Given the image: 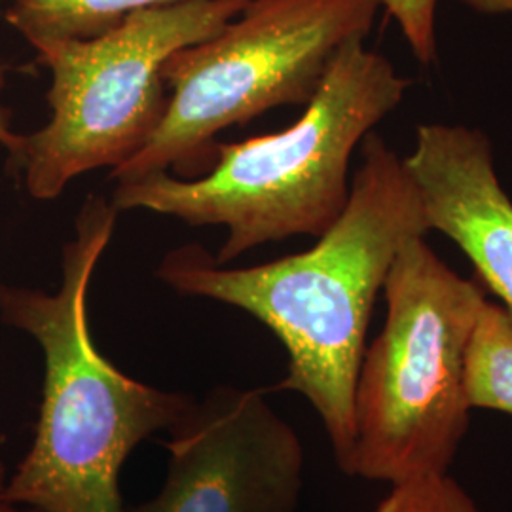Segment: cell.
I'll use <instances>...</instances> for the list:
<instances>
[{
	"label": "cell",
	"mask_w": 512,
	"mask_h": 512,
	"mask_svg": "<svg viewBox=\"0 0 512 512\" xmlns=\"http://www.w3.org/2000/svg\"><path fill=\"white\" fill-rule=\"evenodd\" d=\"M403 162L429 232L454 241L512 313V200L497 177L488 135L467 126L421 124Z\"/></svg>",
	"instance_id": "ba28073f"
},
{
	"label": "cell",
	"mask_w": 512,
	"mask_h": 512,
	"mask_svg": "<svg viewBox=\"0 0 512 512\" xmlns=\"http://www.w3.org/2000/svg\"><path fill=\"white\" fill-rule=\"evenodd\" d=\"M374 512H484L450 473L395 484Z\"/></svg>",
	"instance_id": "8fae6325"
},
{
	"label": "cell",
	"mask_w": 512,
	"mask_h": 512,
	"mask_svg": "<svg viewBox=\"0 0 512 512\" xmlns=\"http://www.w3.org/2000/svg\"><path fill=\"white\" fill-rule=\"evenodd\" d=\"M6 21L38 48L63 40L101 37L133 12L186 0H2Z\"/></svg>",
	"instance_id": "9c48e42d"
},
{
	"label": "cell",
	"mask_w": 512,
	"mask_h": 512,
	"mask_svg": "<svg viewBox=\"0 0 512 512\" xmlns=\"http://www.w3.org/2000/svg\"><path fill=\"white\" fill-rule=\"evenodd\" d=\"M458 2L486 16L512 14V0H458Z\"/></svg>",
	"instance_id": "5bb4252c"
},
{
	"label": "cell",
	"mask_w": 512,
	"mask_h": 512,
	"mask_svg": "<svg viewBox=\"0 0 512 512\" xmlns=\"http://www.w3.org/2000/svg\"><path fill=\"white\" fill-rule=\"evenodd\" d=\"M378 0H249L219 33L181 48L162 67L169 105L164 120L110 179L156 173L198 177L215 162V137L266 110L308 105L332 59L366 38Z\"/></svg>",
	"instance_id": "5b68a950"
},
{
	"label": "cell",
	"mask_w": 512,
	"mask_h": 512,
	"mask_svg": "<svg viewBox=\"0 0 512 512\" xmlns=\"http://www.w3.org/2000/svg\"><path fill=\"white\" fill-rule=\"evenodd\" d=\"M2 2V0H0ZM6 88V67L0 65V92ZM19 133L12 128V112L0 105V147L14 152L19 145Z\"/></svg>",
	"instance_id": "4fadbf2b"
},
{
	"label": "cell",
	"mask_w": 512,
	"mask_h": 512,
	"mask_svg": "<svg viewBox=\"0 0 512 512\" xmlns=\"http://www.w3.org/2000/svg\"><path fill=\"white\" fill-rule=\"evenodd\" d=\"M118 213L99 194L82 203L57 293L0 285L2 321L33 336L44 353L35 440L6 482V497L31 511L124 512L126 459L198 401L133 380L93 342L88 291Z\"/></svg>",
	"instance_id": "7a4b0ae2"
},
{
	"label": "cell",
	"mask_w": 512,
	"mask_h": 512,
	"mask_svg": "<svg viewBox=\"0 0 512 512\" xmlns=\"http://www.w3.org/2000/svg\"><path fill=\"white\" fill-rule=\"evenodd\" d=\"M249 0H186L133 12L101 37L35 48L52 74L50 120L19 137L10 164L37 200H55L76 177L128 162L162 124L169 55L213 37Z\"/></svg>",
	"instance_id": "8992f818"
},
{
	"label": "cell",
	"mask_w": 512,
	"mask_h": 512,
	"mask_svg": "<svg viewBox=\"0 0 512 512\" xmlns=\"http://www.w3.org/2000/svg\"><path fill=\"white\" fill-rule=\"evenodd\" d=\"M429 226L403 158L376 133L363 141L342 215L298 255L251 268H226L200 245L165 256L158 279L177 293L247 311L287 349L279 391L300 393L327 431L346 473L355 440V385L374 304L408 239Z\"/></svg>",
	"instance_id": "6da1fadb"
},
{
	"label": "cell",
	"mask_w": 512,
	"mask_h": 512,
	"mask_svg": "<svg viewBox=\"0 0 512 512\" xmlns=\"http://www.w3.org/2000/svg\"><path fill=\"white\" fill-rule=\"evenodd\" d=\"M385 321L355 385V440L346 475L401 484L444 475L471 425L465 368L488 298L425 236L408 239L385 277Z\"/></svg>",
	"instance_id": "277c9868"
},
{
	"label": "cell",
	"mask_w": 512,
	"mask_h": 512,
	"mask_svg": "<svg viewBox=\"0 0 512 512\" xmlns=\"http://www.w3.org/2000/svg\"><path fill=\"white\" fill-rule=\"evenodd\" d=\"M160 494L124 512H296L306 454L264 391L220 385L169 431Z\"/></svg>",
	"instance_id": "52a82bcc"
},
{
	"label": "cell",
	"mask_w": 512,
	"mask_h": 512,
	"mask_svg": "<svg viewBox=\"0 0 512 512\" xmlns=\"http://www.w3.org/2000/svg\"><path fill=\"white\" fill-rule=\"evenodd\" d=\"M6 482H8V478H6V465H4V461L0 458V512H35L27 509V507H21V505L12 503L6 497Z\"/></svg>",
	"instance_id": "9a60e30c"
},
{
	"label": "cell",
	"mask_w": 512,
	"mask_h": 512,
	"mask_svg": "<svg viewBox=\"0 0 512 512\" xmlns=\"http://www.w3.org/2000/svg\"><path fill=\"white\" fill-rule=\"evenodd\" d=\"M346 42L293 126L217 145L203 177L156 173L116 183L118 211L147 209L190 226H226L217 262L293 236H323L349 198V164L384 118L403 103L410 80L370 48Z\"/></svg>",
	"instance_id": "3957f363"
},
{
	"label": "cell",
	"mask_w": 512,
	"mask_h": 512,
	"mask_svg": "<svg viewBox=\"0 0 512 512\" xmlns=\"http://www.w3.org/2000/svg\"><path fill=\"white\" fill-rule=\"evenodd\" d=\"M465 387L473 408L512 414V313L490 300L469 346Z\"/></svg>",
	"instance_id": "30bf717a"
},
{
	"label": "cell",
	"mask_w": 512,
	"mask_h": 512,
	"mask_svg": "<svg viewBox=\"0 0 512 512\" xmlns=\"http://www.w3.org/2000/svg\"><path fill=\"white\" fill-rule=\"evenodd\" d=\"M397 21L404 40L421 65L437 59V12L439 0H378Z\"/></svg>",
	"instance_id": "7c38bea8"
}]
</instances>
